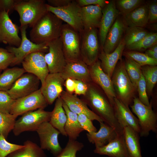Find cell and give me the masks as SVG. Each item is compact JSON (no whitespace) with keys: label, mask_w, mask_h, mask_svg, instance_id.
Returning a JSON list of instances; mask_svg holds the SVG:
<instances>
[{"label":"cell","mask_w":157,"mask_h":157,"mask_svg":"<svg viewBox=\"0 0 157 157\" xmlns=\"http://www.w3.org/2000/svg\"><path fill=\"white\" fill-rule=\"evenodd\" d=\"M86 97L83 100L92 111L104 122L113 128L118 135H123V129L115 117L113 106L107 97L92 86L88 87Z\"/></svg>","instance_id":"1"},{"label":"cell","mask_w":157,"mask_h":157,"mask_svg":"<svg viewBox=\"0 0 157 157\" xmlns=\"http://www.w3.org/2000/svg\"><path fill=\"white\" fill-rule=\"evenodd\" d=\"M63 26L61 19L48 11L32 27L31 41L36 44H47L60 37Z\"/></svg>","instance_id":"2"},{"label":"cell","mask_w":157,"mask_h":157,"mask_svg":"<svg viewBox=\"0 0 157 157\" xmlns=\"http://www.w3.org/2000/svg\"><path fill=\"white\" fill-rule=\"evenodd\" d=\"M46 4L42 0H15L14 10L19 15L20 27L32 28L48 12Z\"/></svg>","instance_id":"3"},{"label":"cell","mask_w":157,"mask_h":157,"mask_svg":"<svg viewBox=\"0 0 157 157\" xmlns=\"http://www.w3.org/2000/svg\"><path fill=\"white\" fill-rule=\"evenodd\" d=\"M111 78L116 98L129 107L135 97L134 94L136 89L127 74L122 60L116 66Z\"/></svg>","instance_id":"4"},{"label":"cell","mask_w":157,"mask_h":157,"mask_svg":"<svg viewBox=\"0 0 157 157\" xmlns=\"http://www.w3.org/2000/svg\"><path fill=\"white\" fill-rule=\"evenodd\" d=\"M132 111L138 117L141 137L147 136L151 131H157V115L153 110L152 104L147 106L143 104L138 98L134 97L130 105Z\"/></svg>","instance_id":"5"},{"label":"cell","mask_w":157,"mask_h":157,"mask_svg":"<svg viewBox=\"0 0 157 157\" xmlns=\"http://www.w3.org/2000/svg\"><path fill=\"white\" fill-rule=\"evenodd\" d=\"M51 112L46 111L44 109L25 113L16 121L13 132L15 136H18L26 131H36L44 122H49Z\"/></svg>","instance_id":"6"},{"label":"cell","mask_w":157,"mask_h":157,"mask_svg":"<svg viewBox=\"0 0 157 157\" xmlns=\"http://www.w3.org/2000/svg\"><path fill=\"white\" fill-rule=\"evenodd\" d=\"M48 11L50 12L77 32H82L84 30L81 15V7L72 1L63 6L56 7L48 4H46Z\"/></svg>","instance_id":"7"},{"label":"cell","mask_w":157,"mask_h":157,"mask_svg":"<svg viewBox=\"0 0 157 157\" xmlns=\"http://www.w3.org/2000/svg\"><path fill=\"white\" fill-rule=\"evenodd\" d=\"M28 26L20 27L21 35V41L18 47L9 46L6 49L13 53L15 56L12 66L22 63L24 58L28 54L36 51L45 52L48 50L46 43L36 44L33 43L27 38L26 29Z\"/></svg>","instance_id":"8"},{"label":"cell","mask_w":157,"mask_h":157,"mask_svg":"<svg viewBox=\"0 0 157 157\" xmlns=\"http://www.w3.org/2000/svg\"><path fill=\"white\" fill-rule=\"evenodd\" d=\"M81 44V56L83 61L91 65L97 60L99 46L96 28L84 29Z\"/></svg>","instance_id":"9"},{"label":"cell","mask_w":157,"mask_h":157,"mask_svg":"<svg viewBox=\"0 0 157 157\" xmlns=\"http://www.w3.org/2000/svg\"><path fill=\"white\" fill-rule=\"evenodd\" d=\"M60 37L67 60H79L81 42L77 32L68 25H64L62 26Z\"/></svg>","instance_id":"10"},{"label":"cell","mask_w":157,"mask_h":157,"mask_svg":"<svg viewBox=\"0 0 157 157\" xmlns=\"http://www.w3.org/2000/svg\"><path fill=\"white\" fill-rule=\"evenodd\" d=\"M48 104L40 89L26 96L15 100L10 113L17 117L39 108L44 109Z\"/></svg>","instance_id":"11"},{"label":"cell","mask_w":157,"mask_h":157,"mask_svg":"<svg viewBox=\"0 0 157 157\" xmlns=\"http://www.w3.org/2000/svg\"><path fill=\"white\" fill-rule=\"evenodd\" d=\"M36 131L39 138L41 149L49 151L55 156L60 153L63 149L58 140L60 133L49 122L42 123Z\"/></svg>","instance_id":"12"},{"label":"cell","mask_w":157,"mask_h":157,"mask_svg":"<svg viewBox=\"0 0 157 157\" xmlns=\"http://www.w3.org/2000/svg\"><path fill=\"white\" fill-rule=\"evenodd\" d=\"M48 52L44 58L49 73H61L67 62L60 37L47 43Z\"/></svg>","instance_id":"13"},{"label":"cell","mask_w":157,"mask_h":157,"mask_svg":"<svg viewBox=\"0 0 157 157\" xmlns=\"http://www.w3.org/2000/svg\"><path fill=\"white\" fill-rule=\"evenodd\" d=\"M44 54L42 51L33 52L26 56L21 63L25 72L37 76L40 81L41 85L49 73Z\"/></svg>","instance_id":"14"},{"label":"cell","mask_w":157,"mask_h":157,"mask_svg":"<svg viewBox=\"0 0 157 157\" xmlns=\"http://www.w3.org/2000/svg\"><path fill=\"white\" fill-rule=\"evenodd\" d=\"M40 82L34 75L27 73L23 74L6 91L14 99L16 100L29 94L39 89Z\"/></svg>","instance_id":"15"},{"label":"cell","mask_w":157,"mask_h":157,"mask_svg":"<svg viewBox=\"0 0 157 157\" xmlns=\"http://www.w3.org/2000/svg\"><path fill=\"white\" fill-rule=\"evenodd\" d=\"M8 12L1 11L0 15V42L9 46L18 47L21 38L19 35V27L10 18Z\"/></svg>","instance_id":"16"},{"label":"cell","mask_w":157,"mask_h":157,"mask_svg":"<svg viewBox=\"0 0 157 157\" xmlns=\"http://www.w3.org/2000/svg\"><path fill=\"white\" fill-rule=\"evenodd\" d=\"M65 80L61 73H50L40 89L48 104L51 105L63 91Z\"/></svg>","instance_id":"17"},{"label":"cell","mask_w":157,"mask_h":157,"mask_svg":"<svg viewBox=\"0 0 157 157\" xmlns=\"http://www.w3.org/2000/svg\"><path fill=\"white\" fill-rule=\"evenodd\" d=\"M91 78L102 89L111 104L116 97L111 78L103 70L100 61L97 60L90 65Z\"/></svg>","instance_id":"18"},{"label":"cell","mask_w":157,"mask_h":157,"mask_svg":"<svg viewBox=\"0 0 157 157\" xmlns=\"http://www.w3.org/2000/svg\"><path fill=\"white\" fill-rule=\"evenodd\" d=\"M60 97L69 109L78 115L83 114L92 121L96 120L99 123L104 122L103 119L88 107L86 103L76 95L67 92L63 91Z\"/></svg>","instance_id":"19"},{"label":"cell","mask_w":157,"mask_h":157,"mask_svg":"<svg viewBox=\"0 0 157 157\" xmlns=\"http://www.w3.org/2000/svg\"><path fill=\"white\" fill-rule=\"evenodd\" d=\"M113 108L115 117L120 126L123 129L129 126L139 133L140 128L138 119L121 101L115 97L114 98Z\"/></svg>","instance_id":"20"},{"label":"cell","mask_w":157,"mask_h":157,"mask_svg":"<svg viewBox=\"0 0 157 157\" xmlns=\"http://www.w3.org/2000/svg\"><path fill=\"white\" fill-rule=\"evenodd\" d=\"M102 10L99 25V37L101 46L104 44L108 31L118 17L119 11L114 1H110Z\"/></svg>","instance_id":"21"},{"label":"cell","mask_w":157,"mask_h":157,"mask_svg":"<svg viewBox=\"0 0 157 157\" xmlns=\"http://www.w3.org/2000/svg\"><path fill=\"white\" fill-rule=\"evenodd\" d=\"M61 74L65 81L68 78L81 80L85 82L91 78L89 69L87 65L80 60L67 61Z\"/></svg>","instance_id":"22"},{"label":"cell","mask_w":157,"mask_h":157,"mask_svg":"<svg viewBox=\"0 0 157 157\" xmlns=\"http://www.w3.org/2000/svg\"><path fill=\"white\" fill-rule=\"evenodd\" d=\"M125 23L118 17L108 31L103 48L105 53L112 52L117 47L122 40L125 31Z\"/></svg>","instance_id":"23"},{"label":"cell","mask_w":157,"mask_h":157,"mask_svg":"<svg viewBox=\"0 0 157 157\" xmlns=\"http://www.w3.org/2000/svg\"><path fill=\"white\" fill-rule=\"evenodd\" d=\"M94 152L110 157H129L123 135H117L103 146L95 147Z\"/></svg>","instance_id":"24"},{"label":"cell","mask_w":157,"mask_h":157,"mask_svg":"<svg viewBox=\"0 0 157 157\" xmlns=\"http://www.w3.org/2000/svg\"><path fill=\"white\" fill-rule=\"evenodd\" d=\"M125 48V44L122 39L112 52L106 53L102 51L99 55L101 66L103 70L111 78L118 61L121 59Z\"/></svg>","instance_id":"25"},{"label":"cell","mask_w":157,"mask_h":157,"mask_svg":"<svg viewBox=\"0 0 157 157\" xmlns=\"http://www.w3.org/2000/svg\"><path fill=\"white\" fill-rule=\"evenodd\" d=\"M100 128L97 132L88 133L86 136L90 142L95 147L103 146L116 137L118 134L115 129L104 122H100Z\"/></svg>","instance_id":"26"},{"label":"cell","mask_w":157,"mask_h":157,"mask_svg":"<svg viewBox=\"0 0 157 157\" xmlns=\"http://www.w3.org/2000/svg\"><path fill=\"white\" fill-rule=\"evenodd\" d=\"M102 8L90 5L81 7V15L84 29L99 27L102 16Z\"/></svg>","instance_id":"27"},{"label":"cell","mask_w":157,"mask_h":157,"mask_svg":"<svg viewBox=\"0 0 157 157\" xmlns=\"http://www.w3.org/2000/svg\"><path fill=\"white\" fill-rule=\"evenodd\" d=\"M124 20L129 27H143L149 22L148 5L143 4L124 15Z\"/></svg>","instance_id":"28"},{"label":"cell","mask_w":157,"mask_h":157,"mask_svg":"<svg viewBox=\"0 0 157 157\" xmlns=\"http://www.w3.org/2000/svg\"><path fill=\"white\" fill-rule=\"evenodd\" d=\"M139 133L129 126L123 129V135L129 157H142Z\"/></svg>","instance_id":"29"},{"label":"cell","mask_w":157,"mask_h":157,"mask_svg":"<svg viewBox=\"0 0 157 157\" xmlns=\"http://www.w3.org/2000/svg\"><path fill=\"white\" fill-rule=\"evenodd\" d=\"M67 120V116L63 107V101L60 97L56 99L49 122L62 135L67 136L64 128Z\"/></svg>","instance_id":"30"},{"label":"cell","mask_w":157,"mask_h":157,"mask_svg":"<svg viewBox=\"0 0 157 157\" xmlns=\"http://www.w3.org/2000/svg\"><path fill=\"white\" fill-rule=\"evenodd\" d=\"M63 107L67 117L65 130L69 140H76L81 133L84 130L78 120V115L71 111L63 101Z\"/></svg>","instance_id":"31"},{"label":"cell","mask_w":157,"mask_h":157,"mask_svg":"<svg viewBox=\"0 0 157 157\" xmlns=\"http://www.w3.org/2000/svg\"><path fill=\"white\" fill-rule=\"evenodd\" d=\"M25 71L23 68H7L0 75V90L7 91Z\"/></svg>","instance_id":"32"},{"label":"cell","mask_w":157,"mask_h":157,"mask_svg":"<svg viewBox=\"0 0 157 157\" xmlns=\"http://www.w3.org/2000/svg\"><path fill=\"white\" fill-rule=\"evenodd\" d=\"M24 147L10 154L6 157H47L43 150L37 144L27 140Z\"/></svg>","instance_id":"33"},{"label":"cell","mask_w":157,"mask_h":157,"mask_svg":"<svg viewBox=\"0 0 157 157\" xmlns=\"http://www.w3.org/2000/svg\"><path fill=\"white\" fill-rule=\"evenodd\" d=\"M126 29L125 35L123 39L125 47L138 42L149 33L142 27H128Z\"/></svg>","instance_id":"34"},{"label":"cell","mask_w":157,"mask_h":157,"mask_svg":"<svg viewBox=\"0 0 157 157\" xmlns=\"http://www.w3.org/2000/svg\"><path fill=\"white\" fill-rule=\"evenodd\" d=\"M142 74L146 82L147 94L150 95L157 82V66L145 65L141 67Z\"/></svg>","instance_id":"35"},{"label":"cell","mask_w":157,"mask_h":157,"mask_svg":"<svg viewBox=\"0 0 157 157\" xmlns=\"http://www.w3.org/2000/svg\"><path fill=\"white\" fill-rule=\"evenodd\" d=\"M157 43V33L149 32L147 35L138 42L125 48L129 51H144Z\"/></svg>","instance_id":"36"},{"label":"cell","mask_w":157,"mask_h":157,"mask_svg":"<svg viewBox=\"0 0 157 157\" xmlns=\"http://www.w3.org/2000/svg\"><path fill=\"white\" fill-rule=\"evenodd\" d=\"M124 66L127 74L134 87L137 85L142 74L141 66L132 59L126 57Z\"/></svg>","instance_id":"37"},{"label":"cell","mask_w":157,"mask_h":157,"mask_svg":"<svg viewBox=\"0 0 157 157\" xmlns=\"http://www.w3.org/2000/svg\"><path fill=\"white\" fill-rule=\"evenodd\" d=\"M17 117L10 113L0 112V135L6 139L14 128Z\"/></svg>","instance_id":"38"},{"label":"cell","mask_w":157,"mask_h":157,"mask_svg":"<svg viewBox=\"0 0 157 157\" xmlns=\"http://www.w3.org/2000/svg\"><path fill=\"white\" fill-rule=\"evenodd\" d=\"M124 54L126 57L132 59L141 66L147 65L156 66L157 65V60L149 57L144 53L129 51L124 52Z\"/></svg>","instance_id":"39"},{"label":"cell","mask_w":157,"mask_h":157,"mask_svg":"<svg viewBox=\"0 0 157 157\" xmlns=\"http://www.w3.org/2000/svg\"><path fill=\"white\" fill-rule=\"evenodd\" d=\"M83 144L76 140H69L65 148L55 157H77V152L84 147Z\"/></svg>","instance_id":"40"},{"label":"cell","mask_w":157,"mask_h":157,"mask_svg":"<svg viewBox=\"0 0 157 157\" xmlns=\"http://www.w3.org/2000/svg\"><path fill=\"white\" fill-rule=\"evenodd\" d=\"M144 2L142 0H119L117 1V9L124 15L143 4Z\"/></svg>","instance_id":"41"},{"label":"cell","mask_w":157,"mask_h":157,"mask_svg":"<svg viewBox=\"0 0 157 157\" xmlns=\"http://www.w3.org/2000/svg\"><path fill=\"white\" fill-rule=\"evenodd\" d=\"M23 147V145L9 142L3 136L0 135V157H6L10 154Z\"/></svg>","instance_id":"42"},{"label":"cell","mask_w":157,"mask_h":157,"mask_svg":"<svg viewBox=\"0 0 157 157\" xmlns=\"http://www.w3.org/2000/svg\"><path fill=\"white\" fill-rule=\"evenodd\" d=\"M15 100L6 91L0 90V112L10 113Z\"/></svg>","instance_id":"43"},{"label":"cell","mask_w":157,"mask_h":157,"mask_svg":"<svg viewBox=\"0 0 157 157\" xmlns=\"http://www.w3.org/2000/svg\"><path fill=\"white\" fill-rule=\"evenodd\" d=\"M136 89L138 94V98L140 101L145 105L149 106L150 103L147 93L146 82L142 74L138 82Z\"/></svg>","instance_id":"44"},{"label":"cell","mask_w":157,"mask_h":157,"mask_svg":"<svg viewBox=\"0 0 157 157\" xmlns=\"http://www.w3.org/2000/svg\"><path fill=\"white\" fill-rule=\"evenodd\" d=\"M15 58L14 54L6 49L0 47V69H6L12 65Z\"/></svg>","instance_id":"45"},{"label":"cell","mask_w":157,"mask_h":157,"mask_svg":"<svg viewBox=\"0 0 157 157\" xmlns=\"http://www.w3.org/2000/svg\"><path fill=\"white\" fill-rule=\"evenodd\" d=\"M78 120L82 128L88 133L95 132L97 129L94 125L92 121L83 114L78 115Z\"/></svg>","instance_id":"46"},{"label":"cell","mask_w":157,"mask_h":157,"mask_svg":"<svg viewBox=\"0 0 157 157\" xmlns=\"http://www.w3.org/2000/svg\"><path fill=\"white\" fill-rule=\"evenodd\" d=\"M76 2L81 7L94 5L99 6L102 8H104L108 3L105 0H78Z\"/></svg>","instance_id":"47"},{"label":"cell","mask_w":157,"mask_h":157,"mask_svg":"<svg viewBox=\"0 0 157 157\" xmlns=\"http://www.w3.org/2000/svg\"><path fill=\"white\" fill-rule=\"evenodd\" d=\"M149 22L154 23L157 20V0L151 1L149 5Z\"/></svg>","instance_id":"48"},{"label":"cell","mask_w":157,"mask_h":157,"mask_svg":"<svg viewBox=\"0 0 157 157\" xmlns=\"http://www.w3.org/2000/svg\"><path fill=\"white\" fill-rule=\"evenodd\" d=\"M76 86L74 90L76 94L85 95L88 89V86L83 81L74 80Z\"/></svg>","instance_id":"49"},{"label":"cell","mask_w":157,"mask_h":157,"mask_svg":"<svg viewBox=\"0 0 157 157\" xmlns=\"http://www.w3.org/2000/svg\"><path fill=\"white\" fill-rule=\"evenodd\" d=\"M15 0H0V8L1 11L9 13L14 10Z\"/></svg>","instance_id":"50"},{"label":"cell","mask_w":157,"mask_h":157,"mask_svg":"<svg viewBox=\"0 0 157 157\" xmlns=\"http://www.w3.org/2000/svg\"><path fill=\"white\" fill-rule=\"evenodd\" d=\"M49 5L56 7H61L66 6L72 1L70 0H48Z\"/></svg>","instance_id":"51"},{"label":"cell","mask_w":157,"mask_h":157,"mask_svg":"<svg viewBox=\"0 0 157 157\" xmlns=\"http://www.w3.org/2000/svg\"><path fill=\"white\" fill-rule=\"evenodd\" d=\"M65 85L67 92L72 93L74 91L76 83L74 79L68 78L65 80Z\"/></svg>","instance_id":"52"},{"label":"cell","mask_w":157,"mask_h":157,"mask_svg":"<svg viewBox=\"0 0 157 157\" xmlns=\"http://www.w3.org/2000/svg\"><path fill=\"white\" fill-rule=\"evenodd\" d=\"M149 57L157 60V53H156L151 51L149 49H148L145 51V53Z\"/></svg>","instance_id":"53"},{"label":"cell","mask_w":157,"mask_h":157,"mask_svg":"<svg viewBox=\"0 0 157 157\" xmlns=\"http://www.w3.org/2000/svg\"><path fill=\"white\" fill-rule=\"evenodd\" d=\"M149 49L156 53H157V43L155 44Z\"/></svg>","instance_id":"54"},{"label":"cell","mask_w":157,"mask_h":157,"mask_svg":"<svg viewBox=\"0 0 157 157\" xmlns=\"http://www.w3.org/2000/svg\"><path fill=\"white\" fill-rule=\"evenodd\" d=\"M1 12V8H0V15Z\"/></svg>","instance_id":"55"},{"label":"cell","mask_w":157,"mask_h":157,"mask_svg":"<svg viewBox=\"0 0 157 157\" xmlns=\"http://www.w3.org/2000/svg\"><path fill=\"white\" fill-rule=\"evenodd\" d=\"M2 70H1V69H0V73H1V71H2Z\"/></svg>","instance_id":"56"}]
</instances>
